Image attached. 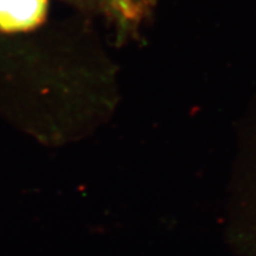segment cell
Listing matches in <instances>:
<instances>
[{
  "label": "cell",
  "instance_id": "6da1fadb",
  "mask_svg": "<svg viewBox=\"0 0 256 256\" xmlns=\"http://www.w3.org/2000/svg\"><path fill=\"white\" fill-rule=\"evenodd\" d=\"M46 12L47 0H0V30H31L44 20Z\"/></svg>",
  "mask_w": 256,
  "mask_h": 256
},
{
  "label": "cell",
  "instance_id": "7a4b0ae2",
  "mask_svg": "<svg viewBox=\"0 0 256 256\" xmlns=\"http://www.w3.org/2000/svg\"><path fill=\"white\" fill-rule=\"evenodd\" d=\"M118 16L121 22H132L144 18L152 9L154 0H94Z\"/></svg>",
  "mask_w": 256,
  "mask_h": 256
}]
</instances>
